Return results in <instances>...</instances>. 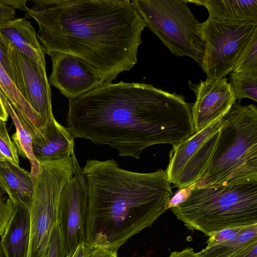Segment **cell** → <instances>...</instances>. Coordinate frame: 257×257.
<instances>
[{
    "instance_id": "6da1fadb",
    "label": "cell",
    "mask_w": 257,
    "mask_h": 257,
    "mask_svg": "<svg viewBox=\"0 0 257 257\" xmlns=\"http://www.w3.org/2000/svg\"><path fill=\"white\" fill-rule=\"evenodd\" d=\"M67 127L74 138L140 158L148 147L177 146L195 133L183 96L142 83H106L69 100Z\"/></svg>"
},
{
    "instance_id": "7a4b0ae2",
    "label": "cell",
    "mask_w": 257,
    "mask_h": 257,
    "mask_svg": "<svg viewBox=\"0 0 257 257\" xmlns=\"http://www.w3.org/2000/svg\"><path fill=\"white\" fill-rule=\"evenodd\" d=\"M25 18L37 23L45 54L64 53L110 82L136 64L146 24L130 0H35Z\"/></svg>"
},
{
    "instance_id": "3957f363",
    "label": "cell",
    "mask_w": 257,
    "mask_h": 257,
    "mask_svg": "<svg viewBox=\"0 0 257 257\" xmlns=\"http://www.w3.org/2000/svg\"><path fill=\"white\" fill-rule=\"evenodd\" d=\"M82 171L88 193L86 243L117 251L168 209L173 192L165 170L139 173L113 159H88Z\"/></svg>"
},
{
    "instance_id": "277c9868",
    "label": "cell",
    "mask_w": 257,
    "mask_h": 257,
    "mask_svg": "<svg viewBox=\"0 0 257 257\" xmlns=\"http://www.w3.org/2000/svg\"><path fill=\"white\" fill-rule=\"evenodd\" d=\"M257 180V107L235 101L223 122L202 172L193 187Z\"/></svg>"
},
{
    "instance_id": "5b68a950",
    "label": "cell",
    "mask_w": 257,
    "mask_h": 257,
    "mask_svg": "<svg viewBox=\"0 0 257 257\" xmlns=\"http://www.w3.org/2000/svg\"><path fill=\"white\" fill-rule=\"evenodd\" d=\"M191 187L185 199L170 208L188 228L209 237L224 229L257 224V180Z\"/></svg>"
},
{
    "instance_id": "8992f818",
    "label": "cell",
    "mask_w": 257,
    "mask_h": 257,
    "mask_svg": "<svg viewBox=\"0 0 257 257\" xmlns=\"http://www.w3.org/2000/svg\"><path fill=\"white\" fill-rule=\"evenodd\" d=\"M151 30L177 56H188L200 65L205 45L202 23L185 0H132Z\"/></svg>"
},
{
    "instance_id": "52a82bcc",
    "label": "cell",
    "mask_w": 257,
    "mask_h": 257,
    "mask_svg": "<svg viewBox=\"0 0 257 257\" xmlns=\"http://www.w3.org/2000/svg\"><path fill=\"white\" fill-rule=\"evenodd\" d=\"M38 162L39 172L34 181L33 193L28 207L30 236L28 257H46L52 231L58 224L61 193L73 174L71 156Z\"/></svg>"
},
{
    "instance_id": "ba28073f",
    "label": "cell",
    "mask_w": 257,
    "mask_h": 257,
    "mask_svg": "<svg viewBox=\"0 0 257 257\" xmlns=\"http://www.w3.org/2000/svg\"><path fill=\"white\" fill-rule=\"evenodd\" d=\"M202 26L205 49L200 66L206 80H219L232 72L236 59L257 30V23L208 18Z\"/></svg>"
},
{
    "instance_id": "9c48e42d",
    "label": "cell",
    "mask_w": 257,
    "mask_h": 257,
    "mask_svg": "<svg viewBox=\"0 0 257 257\" xmlns=\"http://www.w3.org/2000/svg\"><path fill=\"white\" fill-rule=\"evenodd\" d=\"M73 174L63 187L58 208V222L66 256L86 241V217L88 202L86 183L74 152L71 154Z\"/></svg>"
},
{
    "instance_id": "30bf717a",
    "label": "cell",
    "mask_w": 257,
    "mask_h": 257,
    "mask_svg": "<svg viewBox=\"0 0 257 257\" xmlns=\"http://www.w3.org/2000/svg\"><path fill=\"white\" fill-rule=\"evenodd\" d=\"M11 60L17 78V88L38 115L42 128L44 127L55 118L46 65L30 59L13 47Z\"/></svg>"
},
{
    "instance_id": "8fae6325",
    "label": "cell",
    "mask_w": 257,
    "mask_h": 257,
    "mask_svg": "<svg viewBox=\"0 0 257 257\" xmlns=\"http://www.w3.org/2000/svg\"><path fill=\"white\" fill-rule=\"evenodd\" d=\"M49 56L52 72L49 83L69 100L111 82L98 69L77 57L59 52Z\"/></svg>"
},
{
    "instance_id": "7c38bea8",
    "label": "cell",
    "mask_w": 257,
    "mask_h": 257,
    "mask_svg": "<svg viewBox=\"0 0 257 257\" xmlns=\"http://www.w3.org/2000/svg\"><path fill=\"white\" fill-rule=\"evenodd\" d=\"M196 95L191 113L195 133L222 116L235 101L234 92L225 77L217 80H201L197 84L188 81Z\"/></svg>"
},
{
    "instance_id": "4fadbf2b",
    "label": "cell",
    "mask_w": 257,
    "mask_h": 257,
    "mask_svg": "<svg viewBox=\"0 0 257 257\" xmlns=\"http://www.w3.org/2000/svg\"><path fill=\"white\" fill-rule=\"evenodd\" d=\"M32 149L38 161L68 158L74 152V138L67 127L54 118L44 127L30 133Z\"/></svg>"
},
{
    "instance_id": "5bb4252c",
    "label": "cell",
    "mask_w": 257,
    "mask_h": 257,
    "mask_svg": "<svg viewBox=\"0 0 257 257\" xmlns=\"http://www.w3.org/2000/svg\"><path fill=\"white\" fill-rule=\"evenodd\" d=\"M257 240V224L224 229L209 236L200 257H233Z\"/></svg>"
},
{
    "instance_id": "9a60e30c",
    "label": "cell",
    "mask_w": 257,
    "mask_h": 257,
    "mask_svg": "<svg viewBox=\"0 0 257 257\" xmlns=\"http://www.w3.org/2000/svg\"><path fill=\"white\" fill-rule=\"evenodd\" d=\"M30 236V217L28 208L16 206L0 245L4 257H28Z\"/></svg>"
},
{
    "instance_id": "2e32d148",
    "label": "cell",
    "mask_w": 257,
    "mask_h": 257,
    "mask_svg": "<svg viewBox=\"0 0 257 257\" xmlns=\"http://www.w3.org/2000/svg\"><path fill=\"white\" fill-rule=\"evenodd\" d=\"M0 33L12 47L38 63L46 65L45 53L31 22L24 18H15L0 26Z\"/></svg>"
},
{
    "instance_id": "e0dca14e",
    "label": "cell",
    "mask_w": 257,
    "mask_h": 257,
    "mask_svg": "<svg viewBox=\"0 0 257 257\" xmlns=\"http://www.w3.org/2000/svg\"><path fill=\"white\" fill-rule=\"evenodd\" d=\"M204 6L208 18L219 22L257 23V0L188 1Z\"/></svg>"
},
{
    "instance_id": "ac0fdd59",
    "label": "cell",
    "mask_w": 257,
    "mask_h": 257,
    "mask_svg": "<svg viewBox=\"0 0 257 257\" xmlns=\"http://www.w3.org/2000/svg\"><path fill=\"white\" fill-rule=\"evenodd\" d=\"M223 116L202 131L195 133L187 139L172 147L169 153V161L165 170L168 180L173 183L195 152L205 141L221 126Z\"/></svg>"
},
{
    "instance_id": "d6986e66",
    "label": "cell",
    "mask_w": 257,
    "mask_h": 257,
    "mask_svg": "<svg viewBox=\"0 0 257 257\" xmlns=\"http://www.w3.org/2000/svg\"><path fill=\"white\" fill-rule=\"evenodd\" d=\"M0 97L3 104L13 120L16 132L12 136L18 154L29 160L31 164V174L34 181L39 172L40 165L32 149V139L26 122V117L9 101L0 90Z\"/></svg>"
},
{
    "instance_id": "ffe728a7",
    "label": "cell",
    "mask_w": 257,
    "mask_h": 257,
    "mask_svg": "<svg viewBox=\"0 0 257 257\" xmlns=\"http://www.w3.org/2000/svg\"><path fill=\"white\" fill-rule=\"evenodd\" d=\"M0 174L16 203L28 208L34 190L31 172L8 161H0Z\"/></svg>"
},
{
    "instance_id": "44dd1931",
    "label": "cell",
    "mask_w": 257,
    "mask_h": 257,
    "mask_svg": "<svg viewBox=\"0 0 257 257\" xmlns=\"http://www.w3.org/2000/svg\"><path fill=\"white\" fill-rule=\"evenodd\" d=\"M0 90L9 101L31 122L41 128L38 115L18 89L14 82L0 63Z\"/></svg>"
},
{
    "instance_id": "7402d4cb",
    "label": "cell",
    "mask_w": 257,
    "mask_h": 257,
    "mask_svg": "<svg viewBox=\"0 0 257 257\" xmlns=\"http://www.w3.org/2000/svg\"><path fill=\"white\" fill-rule=\"evenodd\" d=\"M235 99L245 98L257 101V73H230L229 82Z\"/></svg>"
},
{
    "instance_id": "603a6c76",
    "label": "cell",
    "mask_w": 257,
    "mask_h": 257,
    "mask_svg": "<svg viewBox=\"0 0 257 257\" xmlns=\"http://www.w3.org/2000/svg\"><path fill=\"white\" fill-rule=\"evenodd\" d=\"M232 72L257 73V30L236 59Z\"/></svg>"
},
{
    "instance_id": "cb8c5ba5",
    "label": "cell",
    "mask_w": 257,
    "mask_h": 257,
    "mask_svg": "<svg viewBox=\"0 0 257 257\" xmlns=\"http://www.w3.org/2000/svg\"><path fill=\"white\" fill-rule=\"evenodd\" d=\"M17 204L12 193L0 174V237L7 227Z\"/></svg>"
},
{
    "instance_id": "d4e9b609",
    "label": "cell",
    "mask_w": 257,
    "mask_h": 257,
    "mask_svg": "<svg viewBox=\"0 0 257 257\" xmlns=\"http://www.w3.org/2000/svg\"><path fill=\"white\" fill-rule=\"evenodd\" d=\"M18 153L9 136L5 121L0 120V161H8L19 166Z\"/></svg>"
},
{
    "instance_id": "484cf974",
    "label": "cell",
    "mask_w": 257,
    "mask_h": 257,
    "mask_svg": "<svg viewBox=\"0 0 257 257\" xmlns=\"http://www.w3.org/2000/svg\"><path fill=\"white\" fill-rule=\"evenodd\" d=\"M12 48L10 43L0 33V63L17 86V78L11 60Z\"/></svg>"
},
{
    "instance_id": "4316f807",
    "label": "cell",
    "mask_w": 257,
    "mask_h": 257,
    "mask_svg": "<svg viewBox=\"0 0 257 257\" xmlns=\"http://www.w3.org/2000/svg\"><path fill=\"white\" fill-rule=\"evenodd\" d=\"M66 251L60 229L57 224L52 231L46 257H65Z\"/></svg>"
},
{
    "instance_id": "83f0119b",
    "label": "cell",
    "mask_w": 257,
    "mask_h": 257,
    "mask_svg": "<svg viewBox=\"0 0 257 257\" xmlns=\"http://www.w3.org/2000/svg\"><path fill=\"white\" fill-rule=\"evenodd\" d=\"M117 251L85 242L83 257H118Z\"/></svg>"
},
{
    "instance_id": "f1b7e54d",
    "label": "cell",
    "mask_w": 257,
    "mask_h": 257,
    "mask_svg": "<svg viewBox=\"0 0 257 257\" xmlns=\"http://www.w3.org/2000/svg\"><path fill=\"white\" fill-rule=\"evenodd\" d=\"M16 10L0 0V26L15 19Z\"/></svg>"
},
{
    "instance_id": "f546056e",
    "label": "cell",
    "mask_w": 257,
    "mask_h": 257,
    "mask_svg": "<svg viewBox=\"0 0 257 257\" xmlns=\"http://www.w3.org/2000/svg\"><path fill=\"white\" fill-rule=\"evenodd\" d=\"M191 188L192 187L179 189L175 195L170 199L168 204V209L183 201L189 194Z\"/></svg>"
},
{
    "instance_id": "4dcf8cb0",
    "label": "cell",
    "mask_w": 257,
    "mask_h": 257,
    "mask_svg": "<svg viewBox=\"0 0 257 257\" xmlns=\"http://www.w3.org/2000/svg\"><path fill=\"white\" fill-rule=\"evenodd\" d=\"M233 257H257V240L248 245Z\"/></svg>"
},
{
    "instance_id": "1f68e13d",
    "label": "cell",
    "mask_w": 257,
    "mask_h": 257,
    "mask_svg": "<svg viewBox=\"0 0 257 257\" xmlns=\"http://www.w3.org/2000/svg\"><path fill=\"white\" fill-rule=\"evenodd\" d=\"M7 5L16 9H18L26 13L29 11V8L27 6L26 0H2Z\"/></svg>"
},
{
    "instance_id": "d6a6232c",
    "label": "cell",
    "mask_w": 257,
    "mask_h": 257,
    "mask_svg": "<svg viewBox=\"0 0 257 257\" xmlns=\"http://www.w3.org/2000/svg\"><path fill=\"white\" fill-rule=\"evenodd\" d=\"M168 257H200L194 250L188 247L180 251H174Z\"/></svg>"
},
{
    "instance_id": "836d02e7",
    "label": "cell",
    "mask_w": 257,
    "mask_h": 257,
    "mask_svg": "<svg viewBox=\"0 0 257 257\" xmlns=\"http://www.w3.org/2000/svg\"><path fill=\"white\" fill-rule=\"evenodd\" d=\"M84 243L79 244L70 253L65 257H83Z\"/></svg>"
},
{
    "instance_id": "e575fe53",
    "label": "cell",
    "mask_w": 257,
    "mask_h": 257,
    "mask_svg": "<svg viewBox=\"0 0 257 257\" xmlns=\"http://www.w3.org/2000/svg\"><path fill=\"white\" fill-rule=\"evenodd\" d=\"M9 114L3 104L0 97V120L6 121L7 120Z\"/></svg>"
},
{
    "instance_id": "d590c367",
    "label": "cell",
    "mask_w": 257,
    "mask_h": 257,
    "mask_svg": "<svg viewBox=\"0 0 257 257\" xmlns=\"http://www.w3.org/2000/svg\"><path fill=\"white\" fill-rule=\"evenodd\" d=\"M0 257H4V253L0 245Z\"/></svg>"
}]
</instances>
